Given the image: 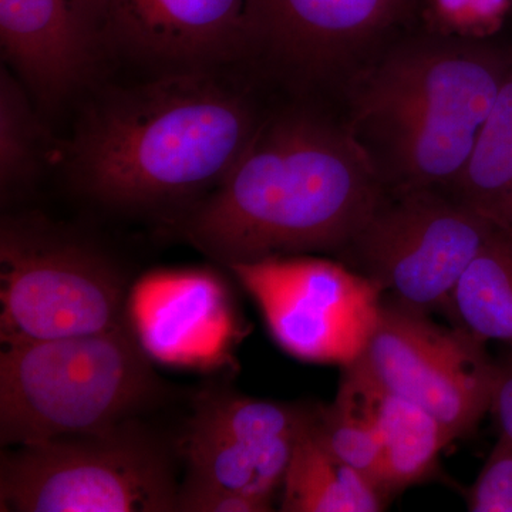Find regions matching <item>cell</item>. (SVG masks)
<instances>
[{
	"label": "cell",
	"mask_w": 512,
	"mask_h": 512,
	"mask_svg": "<svg viewBox=\"0 0 512 512\" xmlns=\"http://www.w3.org/2000/svg\"><path fill=\"white\" fill-rule=\"evenodd\" d=\"M380 204L376 165L359 140L288 114L262 123L227 177L174 222L231 269L348 245Z\"/></svg>",
	"instance_id": "cell-1"
},
{
	"label": "cell",
	"mask_w": 512,
	"mask_h": 512,
	"mask_svg": "<svg viewBox=\"0 0 512 512\" xmlns=\"http://www.w3.org/2000/svg\"><path fill=\"white\" fill-rule=\"evenodd\" d=\"M490 413L500 431V439L512 446V357L498 370Z\"/></svg>",
	"instance_id": "cell-22"
},
{
	"label": "cell",
	"mask_w": 512,
	"mask_h": 512,
	"mask_svg": "<svg viewBox=\"0 0 512 512\" xmlns=\"http://www.w3.org/2000/svg\"><path fill=\"white\" fill-rule=\"evenodd\" d=\"M231 271L259 303L286 352L345 367L365 352L383 306L382 289L366 275L328 259L288 256Z\"/></svg>",
	"instance_id": "cell-9"
},
{
	"label": "cell",
	"mask_w": 512,
	"mask_h": 512,
	"mask_svg": "<svg viewBox=\"0 0 512 512\" xmlns=\"http://www.w3.org/2000/svg\"><path fill=\"white\" fill-rule=\"evenodd\" d=\"M448 312L481 342L507 343L512 357V238L495 231L458 279Z\"/></svg>",
	"instance_id": "cell-15"
},
{
	"label": "cell",
	"mask_w": 512,
	"mask_h": 512,
	"mask_svg": "<svg viewBox=\"0 0 512 512\" xmlns=\"http://www.w3.org/2000/svg\"><path fill=\"white\" fill-rule=\"evenodd\" d=\"M346 375L379 431L387 497L429 477L441 451L453 441L440 421L417 404L387 392L353 365L346 366Z\"/></svg>",
	"instance_id": "cell-13"
},
{
	"label": "cell",
	"mask_w": 512,
	"mask_h": 512,
	"mask_svg": "<svg viewBox=\"0 0 512 512\" xmlns=\"http://www.w3.org/2000/svg\"><path fill=\"white\" fill-rule=\"evenodd\" d=\"M180 485L167 448L134 419L0 456L2 512H171Z\"/></svg>",
	"instance_id": "cell-5"
},
{
	"label": "cell",
	"mask_w": 512,
	"mask_h": 512,
	"mask_svg": "<svg viewBox=\"0 0 512 512\" xmlns=\"http://www.w3.org/2000/svg\"><path fill=\"white\" fill-rule=\"evenodd\" d=\"M259 126L222 76L174 70L103 94L60 156L77 190L107 207H187L227 177Z\"/></svg>",
	"instance_id": "cell-2"
},
{
	"label": "cell",
	"mask_w": 512,
	"mask_h": 512,
	"mask_svg": "<svg viewBox=\"0 0 512 512\" xmlns=\"http://www.w3.org/2000/svg\"><path fill=\"white\" fill-rule=\"evenodd\" d=\"M473 512H512V446L498 437L467 495Z\"/></svg>",
	"instance_id": "cell-20"
},
{
	"label": "cell",
	"mask_w": 512,
	"mask_h": 512,
	"mask_svg": "<svg viewBox=\"0 0 512 512\" xmlns=\"http://www.w3.org/2000/svg\"><path fill=\"white\" fill-rule=\"evenodd\" d=\"M274 500L237 493H208L180 498L178 512H268Z\"/></svg>",
	"instance_id": "cell-21"
},
{
	"label": "cell",
	"mask_w": 512,
	"mask_h": 512,
	"mask_svg": "<svg viewBox=\"0 0 512 512\" xmlns=\"http://www.w3.org/2000/svg\"><path fill=\"white\" fill-rule=\"evenodd\" d=\"M508 74L500 60L484 52L403 53L367 84L357 121L386 151L404 192L456 183Z\"/></svg>",
	"instance_id": "cell-3"
},
{
	"label": "cell",
	"mask_w": 512,
	"mask_h": 512,
	"mask_svg": "<svg viewBox=\"0 0 512 512\" xmlns=\"http://www.w3.org/2000/svg\"><path fill=\"white\" fill-rule=\"evenodd\" d=\"M0 42L36 99L55 104L90 79L107 47L101 0H0Z\"/></svg>",
	"instance_id": "cell-11"
},
{
	"label": "cell",
	"mask_w": 512,
	"mask_h": 512,
	"mask_svg": "<svg viewBox=\"0 0 512 512\" xmlns=\"http://www.w3.org/2000/svg\"><path fill=\"white\" fill-rule=\"evenodd\" d=\"M495 231L460 200L426 188L406 191L386 207L382 202L350 244L363 275L394 303L420 313L448 312L458 279Z\"/></svg>",
	"instance_id": "cell-7"
},
{
	"label": "cell",
	"mask_w": 512,
	"mask_h": 512,
	"mask_svg": "<svg viewBox=\"0 0 512 512\" xmlns=\"http://www.w3.org/2000/svg\"><path fill=\"white\" fill-rule=\"evenodd\" d=\"M160 387L130 323L93 335L3 346V448L94 433L133 420Z\"/></svg>",
	"instance_id": "cell-4"
},
{
	"label": "cell",
	"mask_w": 512,
	"mask_h": 512,
	"mask_svg": "<svg viewBox=\"0 0 512 512\" xmlns=\"http://www.w3.org/2000/svg\"><path fill=\"white\" fill-rule=\"evenodd\" d=\"M456 184L463 204L512 238V72Z\"/></svg>",
	"instance_id": "cell-16"
},
{
	"label": "cell",
	"mask_w": 512,
	"mask_h": 512,
	"mask_svg": "<svg viewBox=\"0 0 512 512\" xmlns=\"http://www.w3.org/2000/svg\"><path fill=\"white\" fill-rule=\"evenodd\" d=\"M313 429L330 453L372 480L384 493L382 440L348 376L342 380L332 406L316 409Z\"/></svg>",
	"instance_id": "cell-18"
},
{
	"label": "cell",
	"mask_w": 512,
	"mask_h": 512,
	"mask_svg": "<svg viewBox=\"0 0 512 512\" xmlns=\"http://www.w3.org/2000/svg\"><path fill=\"white\" fill-rule=\"evenodd\" d=\"M352 365L426 410L453 440L490 413L500 370L481 340L460 328H440L426 313L397 303L382 306L365 352Z\"/></svg>",
	"instance_id": "cell-8"
},
{
	"label": "cell",
	"mask_w": 512,
	"mask_h": 512,
	"mask_svg": "<svg viewBox=\"0 0 512 512\" xmlns=\"http://www.w3.org/2000/svg\"><path fill=\"white\" fill-rule=\"evenodd\" d=\"M45 138L26 87L0 73V192L10 201L35 185L46 163Z\"/></svg>",
	"instance_id": "cell-17"
},
{
	"label": "cell",
	"mask_w": 512,
	"mask_h": 512,
	"mask_svg": "<svg viewBox=\"0 0 512 512\" xmlns=\"http://www.w3.org/2000/svg\"><path fill=\"white\" fill-rule=\"evenodd\" d=\"M126 279L96 245L35 215L0 225V340L93 335L124 319Z\"/></svg>",
	"instance_id": "cell-6"
},
{
	"label": "cell",
	"mask_w": 512,
	"mask_h": 512,
	"mask_svg": "<svg viewBox=\"0 0 512 512\" xmlns=\"http://www.w3.org/2000/svg\"><path fill=\"white\" fill-rule=\"evenodd\" d=\"M107 47L177 70L211 69L266 42L265 0H101Z\"/></svg>",
	"instance_id": "cell-10"
},
{
	"label": "cell",
	"mask_w": 512,
	"mask_h": 512,
	"mask_svg": "<svg viewBox=\"0 0 512 512\" xmlns=\"http://www.w3.org/2000/svg\"><path fill=\"white\" fill-rule=\"evenodd\" d=\"M403 0H265L266 43L303 66H326L386 28Z\"/></svg>",
	"instance_id": "cell-12"
},
{
	"label": "cell",
	"mask_w": 512,
	"mask_h": 512,
	"mask_svg": "<svg viewBox=\"0 0 512 512\" xmlns=\"http://www.w3.org/2000/svg\"><path fill=\"white\" fill-rule=\"evenodd\" d=\"M316 416V413H315ZM312 423L296 440L282 483L285 512H377L387 495L372 480L339 460L319 440Z\"/></svg>",
	"instance_id": "cell-14"
},
{
	"label": "cell",
	"mask_w": 512,
	"mask_h": 512,
	"mask_svg": "<svg viewBox=\"0 0 512 512\" xmlns=\"http://www.w3.org/2000/svg\"><path fill=\"white\" fill-rule=\"evenodd\" d=\"M431 18L441 30L481 39L503 26L511 0H429Z\"/></svg>",
	"instance_id": "cell-19"
}]
</instances>
